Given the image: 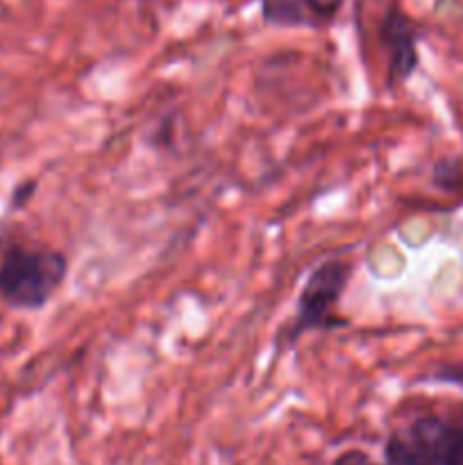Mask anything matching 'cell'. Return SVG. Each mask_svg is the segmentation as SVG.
I'll return each instance as SVG.
<instances>
[{"instance_id": "obj_1", "label": "cell", "mask_w": 463, "mask_h": 465, "mask_svg": "<svg viewBox=\"0 0 463 465\" xmlns=\"http://www.w3.org/2000/svg\"><path fill=\"white\" fill-rule=\"evenodd\" d=\"M68 275V259L59 250L14 245L0 262V298L14 309L36 312L50 302Z\"/></svg>"}, {"instance_id": "obj_2", "label": "cell", "mask_w": 463, "mask_h": 465, "mask_svg": "<svg viewBox=\"0 0 463 465\" xmlns=\"http://www.w3.org/2000/svg\"><path fill=\"white\" fill-rule=\"evenodd\" d=\"M350 277H352V263L340 262V259L322 262L316 271H311L295 304L298 307L295 318L291 321L289 334H286L289 345H293L300 336L309 331L336 330V327L348 325L345 318L336 316V304L343 298Z\"/></svg>"}, {"instance_id": "obj_3", "label": "cell", "mask_w": 463, "mask_h": 465, "mask_svg": "<svg viewBox=\"0 0 463 465\" xmlns=\"http://www.w3.org/2000/svg\"><path fill=\"white\" fill-rule=\"evenodd\" d=\"M384 39L390 50V82H404L416 71L418 64L416 36H413V30L407 23V18L393 14L386 21Z\"/></svg>"}, {"instance_id": "obj_4", "label": "cell", "mask_w": 463, "mask_h": 465, "mask_svg": "<svg viewBox=\"0 0 463 465\" xmlns=\"http://www.w3.org/2000/svg\"><path fill=\"white\" fill-rule=\"evenodd\" d=\"M307 3L304 0H266V18L281 25H302L307 23Z\"/></svg>"}, {"instance_id": "obj_5", "label": "cell", "mask_w": 463, "mask_h": 465, "mask_svg": "<svg viewBox=\"0 0 463 465\" xmlns=\"http://www.w3.org/2000/svg\"><path fill=\"white\" fill-rule=\"evenodd\" d=\"M434 177L440 186H445V189H454V184H457L454 180H458V166L454 162L436 163Z\"/></svg>"}, {"instance_id": "obj_6", "label": "cell", "mask_w": 463, "mask_h": 465, "mask_svg": "<svg viewBox=\"0 0 463 465\" xmlns=\"http://www.w3.org/2000/svg\"><path fill=\"white\" fill-rule=\"evenodd\" d=\"M304 3H307V9L313 14V16L330 18L334 16L336 9L340 7L343 0H304Z\"/></svg>"}, {"instance_id": "obj_7", "label": "cell", "mask_w": 463, "mask_h": 465, "mask_svg": "<svg viewBox=\"0 0 463 465\" xmlns=\"http://www.w3.org/2000/svg\"><path fill=\"white\" fill-rule=\"evenodd\" d=\"M334 465H377L372 461L370 457H368L366 452H359V450H350V452L340 454L339 459H336Z\"/></svg>"}, {"instance_id": "obj_8", "label": "cell", "mask_w": 463, "mask_h": 465, "mask_svg": "<svg viewBox=\"0 0 463 465\" xmlns=\"http://www.w3.org/2000/svg\"><path fill=\"white\" fill-rule=\"evenodd\" d=\"M32 191H34V182H23V184H18L16 191H14V203L23 204L30 198Z\"/></svg>"}, {"instance_id": "obj_9", "label": "cell", "mask_w": 463, "mask_h": 465, "mask_svg": "<svg viewBox=\"0 0 463 465\" xmlns=\"http://www.w3.org/2000/svg\"><path fill=\"white\" fill-rule=\"evenodd\" d=\"M436 380L440 381H463V368H448V371L438 372Z\"/></svg>"}]
</instances>
